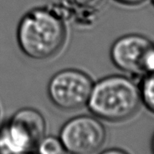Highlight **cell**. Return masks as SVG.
I'll list each match as a JSON object with an SVG mask.
<instances>
[{"instance_id":"obj_1","label":"cell","mask_w":154,"mask_h":154,"mask_svg":"<svg viewBox=\"0 0 154 154\" xmlns=\"http://www.w3.org/2000/svg\"><path fill=\"white\" fill-rule=\"evenodd\" d=\"M67 38L64 18L51 7H37L22 16L17 28V42L26 57L46 61L62 50Z\"/></svg>"},{"instance_id":"obj_2","label":"cell","mask_w":154,"mask_h":154,"mask_svg":"<svg viewBox=\"0 0 154 154\" xmlns=\"http://www.w3.org/2000/svg\"><path fill=\"white\" fill-rule=\"evenodd\" d=\"M141 104L139 85L135 79L110 75L93 83L86 106L99 120L120 123L134 116Z\"/></svg>"},{"instance_id":"obj_3","label":"cell","mask_w":154,"mask_h":154,"mask_svg":"<svg viewBox=\"0 0 154 154\" xmlns=\"http://www.w3.org/2000/svg\"><path fill=\"white\" fill-rule=\"evenodd\" d=\"M43 114L36 109H20L0 127V154L32 153L45 133Z\"/></svg>"},{"instance_id":"obj_4","label":"cell","mask_w":154,"mask_h":154,"mask_svg":"<svg viewBox=\"0 0 154 154\" xmlns=\"http://www.w3.org/2000/svg\"><path fill=\"white\" fill-rule=\"evenodd\" d=\"M94 81L88 73L75 68L61 70L51 76L47 96L62 111H75L87 105Z\"/></svg>"},{"instance_id":"obj_5","label":"cell","mask_w":154,"mask_h":154,"mask_svg":"<svg viewBox=\"0 0 154 154\" xmlns=\"http://www.w3.org/2000/svg\"><path fill=\"white\" fill-rule=\"evenodd\" d=\"M60 139L66 152L93 154L105 143L106 130L94 115L82 114L70 119L61 127Z\"/></svg>"},{"instance_id":"obj_6","label":"cell","mask_w":154,"mask_h":154,"mask_svg":"<svg viewBox=\"0 0 154 154\" xmlns=\"http://www.w3.org/2000/svg\"><path fill=\"white\" fill-rule=\"evenodd\" d=\"M151 41L142 34L123 35L115 40L110 47V61L117 69L126 75L134 79L142 77L143 57Z\"/></svg>"},{"instance_id":"obj_7","label":"cell","mask_w":154,"mask_h":154,"mask_svg":"<svg viewBox=\"0 0 154 154\" xmlns=\"http://www.w3.org/2000/svg\"><path fill=\"white\" fill-rule=\"evenodd\" d=\"M138 85L142 104L154 114V73L143 75Z\"/></svg>"},{"instance_id":"obj_8","label":"cell","mask_w":154,"mask_h":154,"mask_svg":"<svg viewBox=\"0 0 154 154\" xmlns=\"http://www.w3.org/2000/svg\"><path fill=\"white\" fill-rule=\"evenodd\" d=\"M36 154H66L60 138L55 136H44L35 146Z\"/></svg>"},{"instance_id":"obj_9","label":"cell","mask_w":154,"mask_h":154,"mask_svg":"<svg viewBox=\"0 0 154 154\" xmlns=\"http://www.w3.org/2000/svg\"><path fill=\"white\" fill-rule=\"evenodd\" d=\"M143 75L154 73V42L151 41L146 48L142 61Z\"/></svg>"},{"instance_id":"obj_10","label":"cell","mask_w":154,"mask_h":154,"mask_svg":"<svg viewBox=\"0 0 154 154\" xmlns=\"http://www.w3.org/2000/svg\"><path fill=\"white\" fill-rule=\"evenodd\" d=\"M78 8L88 12L97 11L105 2V0H72Z\"/></svg>"},{"instance_id":"obj_11","label":"cell","mask_w":154,"mask_h":154,"mask_svg":"<svg viewBox=\"0 0 154 154\" xmlns=\"http://www.w3.org/2000/svg\"><path fill=\"white\" fill-rule=\"evenodd\" d=\"M120 5L125 7H137L144 3L147 0H114Z\"/></svg>"},{"instance_id":"obj_12","label":"cell","mask_w":154,"mask_h":154,"mask_svg":"<svg viewBox=\"0 0 154 154\" xmlns=\"http://www.w3.org/2000/svg\"><path fill=\"white\" fill-rule=\"evenodd\" d=\"M100 154H129V152L124 149L121 148H108L105 151L101 152Z\"/></svg>"},{"instance_id":"obj_13","label":"cell","mask_w":154,"mask_h":154,"mask_svg":"<svg viewBox=\"0 0 154 154\" xmlns=\"http://www.w3.org/2000/svg\"><path fill=\"white\" fill-rule=\"evenodd\" d=\"M150 148H151L152 154H154V132L152 133L151 138V142H150Z\"/></svg>"},{"instance_id":"obj_14","label":"cell","mask_w":154,"mask_h":154,"mask_svg":"<svg viewBox=\"0 0 154 154\" xmlns=\"http://www.w3.org/2000/svg\"><path fill=\"white\" fill-rule=\"evenodd\" d=\"M150 1H151L152 4V5H153V7H154V0H150Z\"/></svg>"},{"instance_id":"obj_15","label":"cell","mask_w":154,"mask_h":154,"mask_svg":"<svg viewBox=\"0 0 154 154\" xmlns=\"http://www.w3.org/2000/svg\"><path fill=\"white\" fill-rule=\"evenodd\" d=\"M28 154H32V153H28Z\"/></svg>"}]
</instances>
